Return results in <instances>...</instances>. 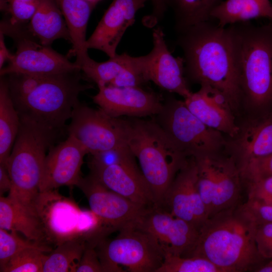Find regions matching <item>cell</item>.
<instances>
[{
    "mask_svg": "<svg viewBox=\"0 0 272 272\" xmlns=\"http://www.w3.org/2000/svg\"><path fill=\"white\" fill-rule=\"evenodd\" d=\"M35 210L43 225L47 242L58 246L81 239L96 246L111 230L90 210H82L56 189L40 192Z\"/></svg>",
    "mask_w": 272,
    "mask_h": 272,
    "instance_id": "obj_7",
    "label": "cell"
},
{
    "mask_svg": "<svg viewBox=\"0 0 272 272\" xmlns=\"http://www.w3.org/2000/svg\"><path fill=\"white\" fill-rule=\"evenodd\" d=\"M239 207L242 213L255 225L272 223V205L246 201Z\"/></svg>",
    "mask_w": 272,
    "mask_h": 272,
    "instance_id": "obj_38",
    "label": "cell"
},
{
    "mask_svg": "<svg viewBox=\"0 0 272 272\" xmlns=\"http://www.w3.org/2000/svg\"><path fill=\"white\" fill-rule=\"evenodd\" d=\"M131 56L126 53L116 54L104 62H97L90 58L81 66L86 76L98 86L110 85L130 63Z\"/></svg>",
    "mask_w": 272,
    "mask_h": 272,
    "instance_id": "obj_30",
    "label": "cell"
},
{
    "mask_svg": "<svg viewBox=\"0 0 272 272\" xmlns=\"http://www.w3.org/2000/svg\"><path fill=\"white\" fill-rule=\"evenodd\" d=\"M66 131L85 148L88 153L127 146L121 118L113 117L100 108L80 101L74 108Z\"/></svg>",
    "mask_w": 272,
    "mask_h": 272,
    "instance_id": "obj_12",
    "label": "cell"
},
{
    "mask_svg": "<svg viewBox=\"0 0 272 272\" xmlns=\"http://www.w3.org/2000/svg\"><path fill=\"white\" fill-rule=\"evenodd\" d=\"M238 77L241 105L249 116L272 111V23L247 22L227 27Z\"/></svg>",
    "mask_w": 272,
    "mask_h": 272,
    "instance_id": "obj_2",
    "label": "cell"
},
{
    "mask_svg": "<svg viewBox=\"0 0 272 272\" xmlns=\"http://www.w3.org/2000/svg\"><path fill=\"white\" fill-rule=\"evenodd\" d=\"M185 75L192 83L208 85L222 93L236 114L241 107L238 77L227 27L209 21L177 32Z\"/></svg>",
    "mask_w": 272,
    "mask_h": 272,
    "instance_id": "obj_1",
    "label": "cell"
},
{
    "mask_svg": "<svg viewBox=\"0 0 272 272\" xmlns=\"http://www.w3.org/2000/svg\"><path fill=\"white\" fill-rule=\"evenodd\" d=\"M40 0H0L1 11L8 15L6 19L12 24H26L34 14Z\"/></svg>",
    "mask_w": 272,
    "mask_h": 272,
    "instance_id": "obj_34",
    "label": "cell"
},
{
    "mask_svg": "<svg viewBox=\"0 0 272 272\" xmlns=\"http://www.w3.org/2000/svg\"><path fill=\"white\" fill-rule=\"evenodd\" d=\"M173 216L183 219L198 230L209 218L197 184V169L193 157L177 173L168 189L162 208Z\"/></svg>",
    "mask_w": 272,
    "mask_h": 272,
    "instance_id": "obj_15",
    "label": "cell"
},
{
    "mask_svg": "<svg viewBox=\"0 0 272 272\" xmlns=\"http://www.w3.org/2000/svg\"><path fill=\"white\" fill-rule=\"evenodd\" d=\"M89 167L90 174L108 189L144 207H155L152 193L134 159L120 164Z\"/></svg>",
    "mask_w": 272,
    "mask_h": 272,
    "instance_id": "obj_21",
    "label": "cell"
},
{
    "mask_svg": "<svg viewBox=\"0 0 272 272\" xmlns=\"http://www.w3.org/2000/svg\"><path fill=\"white\" fill-rule=\"evenodd\" d=\"M239 125L238 132L227 140L225 150L240 170L250 161L272 154V111L249 116Z\"/></svg>",
    "mask_w": 272,
    "mask_h": 272,
    "instance_id": "obj_20",
    "label": "cell"
},
{
    "mask_svg": "<svg viewBox=\"0 0 272 272\" xmlns=\"http://www.w3.org/2000/svg\"><path fill=\"white\" fill-rule=\"evenodd\" d=\"M156 272H222L208 259L198 256L182 257L165 254L162 265Z\"/></svg>",
    "mask_w": 272,
    "mask_h": 272,
    "instance_id": "obj_31",
    "label": "cell"
},
{
    "mask_svg": "<svg viewBox=\"0 0 272 272\" xmlns=\"http://www.w3.org/2000/svg\"><path fill=\"white\" fill-rule=\"evenodd\" d=\"M86 1L91 2L95 5H96L100 1V0H86Z\"/></svg>",
    "mask_w": 272,
    "mask_h": 272,
    "instance_id": "obj_44",
    "label": "cell"
},
{
    "mask_svg": "<svg viewBox=\"0 0 272 272\" xmlns=\"http://www.w3.org/2000/svg\"><path fill=\"white\" fill-rule=\"evenodd\" d=\"M240 172L242 180L272 176V154L250 161Z\"/></svg>",
    "mask_w": 272,
    "mask_h": 272,
    "instance_id": "obj_37",
    "label": "cell"
},
{
    "mask_svg": "<svg viewBox=\"0 0 272 272\" xmlns=\"http://www.w3.org/2000/svg\"><path fill=\"white\" fill-rule=\"evenodd\" d=\"M0 228L20 232L26 239L33 241L43 244L47 242L38 215L8 196L0 197Z\"/></svg>",
    "mask_w": 272,
    "mask_h": 272,
    "instance_id": "obj_24",
    "label": "cell"
},
{
    "mask_svg": "<svg viewBox=\"0 0 272 272\" xmlns=\"http://www.w3.org/2000/svg\"><path fill=\"white\" fill-rule=\"evenodd\" d=\"M87 154L85 148L71 135L52 145L44 160L40 192L63 186H78L82 178L81 167Z\"/></svg>",
    "mask_w": 272,
    "mask_h": 272,
    "instance_id": "obj_17",
    "label": "cell"
},
{
    "mask_svg": "<svg viewBox=\"0 0 272 272\" xmlns=\"http://www.w3.org/2000/svg\"><path fill=\"white\" fill-rule=\"evenodd\" d=\"M46 250L28 248L14 255L0 271L43 272Z\"/></svg>",
    "mask_w": 272,
    "mask_h": 272,
    "instance_id": "obj_33",
    "label": "cell"
},
{
    "mask_svg": "<svg viewBox=\"0 0 272 272\" xmlns=\"http://www.w3.org/2000/svg\"><path fill=\"white\" fill-rule=\"evenodd\" d=\"M152 2L153 10L152 14L146 18L147 24L149 26H154L161 20L167 10L164 0H150Z\"/></svg>",
    "mask_w": 272,
    "mask_h": 272,
    "instance_id": "obj_41",
    "label": "cell"
},
{
    "mask_svg": "<svg viewBox=\"0 0 272 272\" xmlns=\"http://www.w3.org/2000/svg\"><path fill=\"white\" fill-rule=\"evenodd\" d=\"M193 157L198 190L209 218L237 206L243 181L234 158L225 149Z\"/></svg>",
    "mask_w": 272,
    "mask_h": 272,
    "instance_id": "obj_9",
    "label": "cell"
},
{
    "mask_svg": "<svg viewBox=\"0 0 272 272\" xmlns=\"http://www.w3.org/2000/svg\"><path fill=\"white\" fill-rule=\"evenodd\" d=\"M247 186V200L264 205H272V176L242 181Z\"/></svg>",
    "mask_w": 272,
    "mask_h": 272,
    "instance_id": "obj_35",
    "label": "cell"
},
{
    "mask_svg": "<svg viewBox=\"0 0 272 272\" xmlns=\"http://www.w3.org/2000/svg\"><path fill=\"white\" fill-rule=\"evenodd\" d=\"M196 92L184 99L189 110L207 126L229 138L239 131V125L233 109L224 95L208 85L200 86Z\"/></svg>",
    "mask_w": 272,
    "mask_h": 272,
    "instance_id": "obj_22",
    "label": "cell"
},
{
    "mask_svg": "<svg viewBox=\"0 0 272 272\" xmlns=\"http://www.w3.org/2000/svg\"><path fill=\"white\" fill-rule=\"evenodd\" d=\"M67 25L76 56L75 63L81 68L90 57L86 47V29L91 14L96 5L86 0H55Z\"/></svg>",
    "mask_w": 272,
    "mask_h": 272,
    "instance_id": "obj_23",
    "label": "cell"
},
{
    "mask_svg": "<svg viewBox=\"0 0 272 272\" xmlns=\"http://www.w3.org/2000/svg\"><path fill=\"white\" fill-rule=\"evenodd\" d=\"M92 155L89 166H107L120 164L135 158L127 146L99 152Z\"/></svg>",
    "mask_w": 272,
    "mask_h": 272,
    "instance_id": "obj_36",
    "label": "cell"
},
{
    "mask_svg": "<svg viewBox=\"0 0 272 272\" xmlns=\"http://www.w3.org/2000/svg\"><path fill=\"white\" fill-rule=\"evenodd\" d=\"M77 186L87 198L90 210L112 232L136 227L150 208L108 189L91 174L82 177Z\"/></svg>",
    "mask_w": 272,
    "mask_h": 272,
    "instance_id": "obj_13",
    "label": "cell"
},
{
    "mask_svg": "<svg viewBox=\"0 0 272 272\" xmlns=\"http://www.w3.org/2000/svg\"><path fill=\"white\" fill-rule=\"evenodd\" d=\"M136 227L153 237L165 254L182 257L190 255L199 234V230L192 224L155 207L149 209Z\"/></svg>",
    "mask_w": 272,
    "mask_h": 272,
    "instance_id": "obj_14",
    "label": "cell"
},
{
    "mask_svg": "<svg viewBox=\"0 0 272 272\" xmlns=\"http://www.w3.org/2000/svg\"><path fill=\"white\" fill-rule=\"evenodd\" d=\"M81 69L47 75L29 95L14 102L20 118L60 133L71 119L79 94L92 86L81 82Z\"/></svg>",
    "mask_w": 272,
    "mask_h": 272,
    "instance_id": "obj_6",
    "label": "cell"
},
{
    "mask_svg": "<svg viewBox=\"0 0 272 272\" xmlns=\"http://www.w3.org/2000/svg\"><path fill=\"white\" fill-rule=\"evenodd\" d=\"M121 120L126 145L139 162L155 207L162 208L168 189L189 157L155 120L131 117Z\"/></svg>",
    "mask_w": 272,
    "mask_h": 272,
    "instance_id": "obj_4",
    "label": "cell"
},
{
    "mask_svg": "<svg viewBox=\"0 0 272 272\" xmlns=\"http://www.w3.org/2000/svg\"><path fill=\"white\" fill-rule=\"evenodd\" d=\"M259 18L272 20V4L269 0L223 1L211 13V18L217 19L218 25L223 28Z\"/></svg>",
    "mask_w": 272,
    "mask_h": 272,
    "instance_id": "obj_26",
    "label": "cell"
},
{
    "mask_svg": "<svg viewBox=\"0 0 272 272\" xmlns=\"http://www.w3.org/2000/svg\"><path fill=\"white\" fill-rule=\"evenodd\" d=\"M27 27L43 45L50 46L60 38L71 42L67 25L55 0H40Z\"/></svg>",
    "mask_w": 272,
    "mask_h": 272,
    "instance_id": "obj_25",
    "label": "cell"
},
{
    "mask_svg": "<svg viewBox=\"0 0 272 272\" xmlns=\"http://www.w3.org/2000/svg\"><path fill=\"white\" fill-rule=\"evenodd\" d=\"M255 224L239 206L209 218L190 255L205 257L222 272L255 271L265 263L255 240Z\"/></svg>",
    "mask_w": 272,
    "mask_h": 272,
    "instance_id": "obj_3",
    "label": "cell"
},
{
    "mask_svg": "<svg viewBox=\"0 0 272 272\" xmlns=\"http://www.w3.org/2000/svg\"><path fill=\"white\" fill-rule=\"evenodd\" d=\"M150 0H113L90 37L87 49L101 50L109 57L116 48L127 28L135 22L137 12Z\"/></svg>",
    "mask_w": 272,
    "mask_h": 272,
    "instance_id": "obj_19",
    "label": "cell"
},
{
    "mask_svg": "<svg viewBox=\"0 0 272 272\" xmlns=\"http://www.w3.org/2000/svg\"><path fill=\"white\" fill-rule=\"evenodd\" d=\"M223 0H164L174 14L177 32L209 21L212 11Z\"/></svg>",
    "mask_w": 272,
    "mask_h": 272,
    "instance_id": "obj_28",
    "label": "cell"
},
{
    "mask_svg": "<svg viewBox=\"0 0 272 272\" xmlns=\"http://www.w3.org/2000/svg\"><path fill=\"white\" fill-rule=\"evenodd\" d=\"M27 24H12L6 19L1 22L0 32L13 39L17 50L7 65L0 70L1 76L12 73L49 75L81 69L75 62L41 44Z\"/></svg>",
    "mask_w": 272,
    "mask_h": 272,
    "instance_id": "obj_11",
    "label": "cell"
},
{
    "mask_svg": "<svg viewBox=\"0 0 272 272\" xmlns=\"http://www.w3.org/2000/svg\"><path fill=\"white\" fill-rule=\"evenodd\" d=\"M39 248L51 251L46 244L21 238L16 231L10 233L6 230L0 228V270L16 254L28 248Z\"/></svg>",
    "mask_w": 272,
    "mask_h": 272,
    "instance_id": "obj_32",
    "label": "cell"
},
{
    "mask_svg": "<svg viewBox=\"0 0 272 272\" xmlns=\"http://www.w3.org/2000/svg\"><path fill=\"white\" fill-rule=\"evenodd\" d=\"M76 272H104L95 246L87 244Z\"/></svg>",
    "mask_w": 272,
    "mask_h": 272,
    "instance_id": "obj_40",
    "label": "cell"
},
{
    "mask_svg": "<svg viewBox=\"0 0 272 272\" xmlns=\"http://www.w3.org/2000/svg\"><path fill=\"white\" fill-rule=\"evenodd\" d=\"M105 271L156 272L162 265L165 252L148 233L135 226L119 231L113 240H101L96 247Z\"/></svg>",
    "mask_w": 272,
    "mask_h": 272,
    "instance_id": "obj_8",
    "label": "cell"
},
{
    "mask_svg": "<svg viewBox=\"0 0 272 272\" xmlns=\"http://www.w3.org/2000/svg\"><path fill=\"white\" fill-rule=\"evenodd\" d=\"M155 120L188 157L221 151L224 134L205 124L187 108L184 100L167 98Z\"/></svg>",
    "mask_w": 272,
    "mask_h": 272,
    "instance_id": "obj_10",
    "label": "cell"
},
{
    "mask_svg": "<svg viewBox=\"0 0 272 272\" xmlns=\"http://www.w3.org/2000/svg\"><path fill=\"white\" fill-rule=\"evenodd\" d=\"M7 48L4 41V34L0 32V70L3 67L6 61H9L13 57Z\"/></svg>",
    "mask_w": 272,
    "mask_h": 272,
    "instance_id": "obj_43",
    "label": "cell"
},
{
    "mask_svg": "<svg viewBox=\"0 0 272 272\" xmlns=\"http://www.w3.org/2000/svg\"><path fill=\"white\" fill-rule=\"evenodd\" d=\"M255 240L261 255L272 259V223L255 225Z\"/></svg>",
    "mask_w": 272,
    "mask_h": 272,
    "instance_id": "obj_39",
    "label": "cell"
},
{
    "mask_svg": "<svg viewBox=\"0 0 272 272\" xmlns=\"http://www.w3.org/2000/svg\"><path fill=\"white\" fill-rule=\"evenodd\" d=\"M98 88L93 100L99 108L113 117L155 116L163 106L159 95L141 87L102 86Z\"/></svg>",
    "mask_w": 272,
    "mask_h": 272,
    "instance_id": "obj_18",
    "label": "cell"
},
{
    "mask_svg": "<svg viewBox=\"0 0 272 272\" xmlns=\"http://www.w3.org/2000/svg\"><path fill=\"white\" fill-rule=\"evenodd\" d=\"M59 134L20 118L19 132L6 167L12 183L8 196L35 213L46 152Z\"/></svg>",
    "mask_w": 272,
    "mask_h": 272,
    "instance_id": "obj_5",
    "label": "cell"
},
{
    "mask_svg": "<svg viewBox=\"0 0 272 272\" xmlns=\"http://www.w3.org/2000/svg\"><path fill=\"white\" fill-rule=\"evenodd\" d=\"M86 245V241L75 239L57 246L46 255L43 272H76Z\"/></svg>",
    "mask_w": 272,
    "mask_h": 272,
    "instance_id": "obj_29",
    "label": "cell"
},
{
    "mask_svg": "<svg viewBox=\"0 0 272 272\" xmlns=\"http://www.w3.org/2000/svg\"><path fill=\"white\" fill-rule=\"evenodd\" d=\"M12 181L7 169L0 165V194L1 196L7 191H10L12 188Z\"/></svg>",
    "mask_w": 272,
    "mask_h": 272,
    "instance_id": "obj_42",
    "label": "cell"
},
{
    "mask_svg": "<svg viewBox=\"0 0 272 272\" xmlns=\"http://www.w3.org/2000/svg\"><path fill=\"white\" fill-rule=\"evenodd\" d=\"M20 118L10 95L6 76L0 80V165L6 167L19 132Z\"/></svg>",
    "mask_w": 272,
    "mask_h": 272,
    "instance_id": "obj_27",
    "label": "cell"
},
{
    "mask_svg": "<svg viewBox=\"0 0 272 272\" xmlns=\"http://www.w3.org/2000/svg\"><path fill=\"white\" fill-rule=\"evenodd\" d=\"M153 47L146 55L145 77L161 89L177 94L184 99L192 92L185 75L183 57H174L169 51L162 29H154Z\"/></svg>",
    "mask_w": 272,
    "mask_h": 272,
    "instance_id": "obj_16",
    "label": "cell"
}]
</instances>
